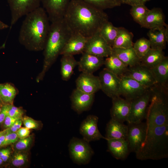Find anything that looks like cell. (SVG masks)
<instances>
[{
	"instance_id": "6da1fadb",
	"label": "cell",
	"mask_w": 168,
	"mask_h": 168,
	"mask_svg": "<svg viewBox=\"0 0 168 168\" xmlns=\"http://www.w3.org/2000/svg\"><path fill=\"white\" fill-rule=\"evenodd\" d=\"M63 19L73 33L89 38L99 31L108 21L103 10L81 0H71Z\"/></svg>"
},
{
	"instance_id": "7a4b0ae2",
	"label": "cell",
	"mask_w": 168,
	"mask_h": 168,
	"mask_svg": "<svg viewBox=\"0 0 168 168\" xmlns=\"http://www.w3.org/2000/svg\"><path fill=\"white\" fill-rule=\"evenodd\" d=\"M45 10L40 7L26 16L19 35V42L28 49H44L50 24Z\"/></svg>"
},
{
	"instance_id": "3957f363",
	"label": "cell",
	"mask_w": 168,
	"mask_h": 168,
	"mask_svg": "<svg viewBox=\"0 0 168 168\" xmlns=\"http://www.w3.org/2000/svg\"><path fill=\"white\" fill-rule=\"evenodd\" d=\"M72 33L63 18L51 22L44 49V66L40 78L60 54Z\"/></svg>"
},
{
	"instance_id": "277c9868",
	"label": "cell",
	"mask_w": 168,
	"mask_h": 168,
	"mask_svg": "<svg viewBox=\"0 0 168 168\" xmlns=\"http://www.w3.org/2000/svg\"><path fill=\"white\" fill-rule=\"evenodd\" d=\"M136 154L138 160H159L168 157V124L147 128L145 139Z\"/></svg>"
},
{
	"instance_id": "5b68a950",
	"label": "cell",
	"mask_w": 168,
	"mask_h": 168,
	"mask_svg": "<svg viewBox=\"0 0 168 168\" xmlns=\"http://www.w3.org/2000/svg\"><path fill=\"white\" fill-rule=\"evenodd\" d=\"M150 89L151 95L146 118L148 128L168 124V87L156 84Z\"/></svg>"
},
{
	"instance_id": "8992f818",
	"label": "cell",
	"mask_w": 168,
	"mask_h": 168,
	"mask_svg": "<svg viewBox=\"0 0 168 168\" xmlns=\"http://www.w3.org/2000/svg\"><path fill=\"white\" fill-rule=\"evenodd\" d=\"M89 142L82 139L73 137L68 145L70 157L75 163L86 165L90 161L94 152Z\"/></svg>"
},
{
	"instance_id": "52a82bcc",
	"label": "cell",
	"mask_w": 168,
	"mask_h": 168,
	"mask_svg": "<svg viewBox=\"0 0 168 168\" xmlns=\"http://www.w3.org/2000/svg\"><path fill=\"white\" fill-rule=\"evenodd\" d=\"M151 95L150 88L131 101L130 112L126 121L128 124L141 122L146 119Z\"/></svg>"
},
{
	"instance_id": "ba28073f",
	"label": "cell",
	"mask_w": 168,
	"mask_h": 168,
	"mask_svg": "<svg viewBox=\"0 0 168 168\" xmlns=\"http://www.w3.org/2000/svg\"><path fill=\"white\" fill-rule=\"evenodd\" d=\"M11 12L10 29L19 19L40 6L41 0H7Z\"/></svg>"
},
{
	"instance_id": "9c48e42d",
	"label": "cell",
	"mask_w": 168,
	"mask_h": 168,
	"mask_svg": "<svg viewBox=\"0 0 168 168\" xmlns=\"http://www.w3.org/2000/svg\"><path fill=\"white\" fill-rule=\"evenodd\" d=\"M126 139L130 152H137L146 136L147 127L146 123L128 124Z\"/></svg>"
},
{
	"instance_id": "30bf717a",
	"label": "cell",
	"mask_w": 168,
	"mask_h": 168,
	"mask_svg": "<svg viewBox=\"0 0 168 168\" xmlns=\"http://www.w3.org/2000/svg\"><path fill=\"white\" fill-rule=\"evenodd\" d=\"M100 90L111 98L120 96V78L105 68L100 72Z\"/></svg>"
},
{
	"instance_id": "8fae6325",
	"label": "cell",
	"mask_w": 168,
	"mask_h": 168,
	"mask_svg": "<svg viewBox=\"0 0 168 168\" xmlns=\"http://www.w3.org/2000/svg\"><path fill=\"white\" fill-rule=\"evenodd\" d=\"M112 50V47L103 38L99 31L88 38L84 52L104 58L110 55Z\"/></svg>"
},
{
	"instance_id": "7c38bea8",
	"label": "cell",
	"mask_w": 168,
	"mask_h": 168,
	"mask_svg": "<svg viewBox=\"0 0 168 168\" xmlns=\"http://www.w3.org/2000/svg\"><path fill=\"white\" fill-rule=\"evenodd\" d=\"M148 89L131 77L122 76L120 78L119 95L126 99L132 100L135 99Z\"/></svg>"
},
{
	"instance_id": "4fadbf2b",
	"label": "cell",
	"mask_w": 168,
	"mask_h": 168,
	"mask_svg": "<svg viewBox=\"0 0 168 168\" xmlns=\"http://www.w3.org/2000/svg\"><path fill=\"white\" fill-rule=\"evenodd\" d=\"M123 76L131 77L147 89L156 84L149 69L140 64L128 67Z\"/></svg>"
},
{
	"instance_id": "5bb4252c",
	"label": "cell",
	"mask_w": 168,
	"mask_h": 168,
	"mask_svg": "<svg viewBox=\"0 0 168 168\" xmlns=\"http://www.w3.org/2000/svg\"><path fill=\"white\" fill-rule=\"evenodd\" d=\"M98 118L96 116L90 115L82 122L79 128V132L83 139L89 142L91 141L106 139L102 135L98 128Z\"/></svg>"
},
{
	"instance_id": "9a60e30c",
	"label": "cell",
	"mask_w": 168,
	"mask_h": 168,
	"mask_svg": "<svg viewBox=\"0 0 168 168\" xmlns=\"http://www.w3.org/2000/svg\"><path fill=\"white\" fill-rule=\"evenodd\" d=\"M71 0H41L43 7L51 22L61 20Z\"/></svg>"
},
{
	"instance_id": "2e32d148",
	"label": "cell",
	"mask_w": 168,
	"mask_h": 168,
	"mask_svg": "<svg viewBox=\"0 0 168 168\" xmlns=\"http://www.w3.org/2000/svg\"><path fill=\"white\" fill-rule=\"evenodd\" d=\"M94 98L95 94L86 93L76 88L70 97L72 108L78 114H81L90 109Z\"/></svg>"
},
{
	"instance_id": "e0dca14e",
	"label": "cell",
	"mask_w": 168,
	"mask_h": 168,
	"mask_svg": "<svg viewBox=\"0 0 168 168\" xmlns=\"http://www.w3.org/2000/svg\"><path fill=\"white\" fill-rule=\"evenodd\" d=\"M112 105L110 109L111 118L120 122L126 121L128 116L131 100L120 96L112 98Z\"/></svg>"
},
{
	"instance_id": "ac0fdd59",
	"label": "cell",
	"mask_w": 168,
	"mask_h": 168,
	"mask_svg": "<svg viewBox=\"0 0 168 168\" xmlns=\"http://www.w3.org/2000/svg\"><path fill=\"white\" fill-rule=\"evenodd\" d=\"M104 58L84 52L78 61L79 70L82 73L93 74L104 64Z\"/></svg>"
},
{
	"instance_id": "d6986e66",
	"label": "cell",
	"mask_w": 168,
	"mask_h": 168,
	"mask_svg": "<svg viewBox=\"0 0 168 168\" xmlns=\"http://www.w3.org/2000/svg\"><path fill=\"white\" fill-rule=\"evenodd\" d=\"M76 88L86 93L95 94L100 90L98 76L93 74L82 73L76 81Z\"/></svg>"
},
{
	"instance_id": "ffe728a7",
	"label": "cell",
	"mask_w": 168,
	"mask_h": 168,
	"mask_svg": "<svg viewBox=\"0 0 168 168\" xmlns=\"http://www.w3.org/2000/svg\"><path fill=\"white\" fill-rule=\"evenodd\" d=\"M88 38L80 34L73 33L61 51L62 55H72L82 54L84 52Z\"/></svg>"
},
{
	"instance_id": "44dd1931",
	"label": "cell",
	"mask_w": 168,
	"mask_h": 168,
	"mask_svg": "<svg viewBox=\"0 0 168 168\" xmlns=\"http://www.w3.org/2000/svg\"><path fill=\"white\" fill-rule=\"evenodd\" d=\"M151 44V48L163 50L166 48L168 40V26L155 27L147 33Z\"/></svg>"
},
{
	"instance_id": "7402d4cb",
	"label": "cell",
	"mask_w": 168,
	"mask_h": 168,
	"mask_svg": "<svg viewBox=\"0 0 168 168\" xmlns=\"http://www.w3.org/2000/svg\"><path fill=\"white\" fill-rule=\"evenodd\" d=\"M108 151L117 160H123L128 157L130 151L126 139H108Z\"/></svg>"
},
{
	"instance_id": "603a6c76",
	"label": "cell",
	"mask_w": 168,
	"mask_h": 168,
	"mask_svg": "<svg viewBox=\"0 0 168 168\" xmlns=\"http://www.w3.org/2000/svg\"><path fill=\"white\" fill-rule=\"evenodd\" d=\"M128 130V125L111 118L106 125L105 140L126 139Z\"/></svg>"
},
{
	"instance_id": "cb8c5ba5",
	"label": "cell",
	"mask_w": 168,
	"mask_h": 168,
	"mask_svg": "<svg viewBox=\"0 0 168 168\" xmlns=\"http://www.w3.org/2000/svg\"><path fill=\"white\" fill-rule=\"evenodd\" d=\"M156 85L168 87V58H165L157 64L149 69Z\"/></svg>"
},
{
	"instance_id": "d4e9b609",
	"label": "cell",
	"mask_w": 168,
	"mask_h": 168,
	"mask_svg": "<svg viewBox=\"0 0 168 168\" xmlns=\"http://www.w3.org/2000/svg\"><path fill=\"white\" fill-rule=\"evenodd\" d=\"M112 54L117 56L128 67L140 64V59L133 47L127 49L112 48Z\"/></svg>"
},
{
	"instance_id": "484cf974",
	"label": "cell",
	"mask_w": 168,
	"mask_h": 168,
	"mask_svg": "<svg viewBox=\"0 0 168 168\" xmlns=\"http://www.w3.org/2000/svg\"><path fill=\"white\" fill-rule=\"evenodd\" d=\"M168 25L165 22V16L162 10L159 8L150 10L142 27L151 29Z\"/></svg>"
},
{
	"instance_id": "4316f807",
	"label": "cell",
	"mask_w": 168,
	"mask_h": 168,
	"mask_svg": "<svg viewBox=\"0 0 168 168\" xmlns=\"http://www.w3.org/2000/svg\"><path fill=\"white\" fill-rule=\"evenodd\" d=\"M105 68L119 77H122L128 67L118 58L112 54L104 60Z\"/></svg>"
},
{
	"instance_id": "83f0119b",
	"label": "cell",
	"mask_w": 168,
	"mask_h": 168,
	"mask_svg": "<svg viewBox=\"0 0 168 168\" xmlns=\"http://www.w3.org/2000/svg\"><path fill=\"white\" fill-rule=\"evenodd\" d=\"M165 57L163 50L151 48L146 54L140 59V64L150 69L157 64Z\"/></svg>"
},
{
	"instance_id": "f1b7e54d",
	"label": "cell",
	"mask_w": 168,
	"mask_h": 168,
	"mask_svg": "<svg viewBox=\"0 0 168 168\" xmlns=\"http://www.w3.org/2000/svg\"><path fill=\"white\" fill-rule=\"evenodd\" d=\"M133 33L124 28L118 27V34L112 47L127 49L133 47Z\"/></svg>"
},
{
	"instance_id": "f546056e",
	"label": "cell",
	"mask_w": 168,
	"mask_h": 168,
	"mask_svg": "<svg viewBox=\"0 0 168 168\" xmlns=\"http://www.w3.org/2000/svg\"><path fill=\"white\" fill-rule=\"evenodd\" d=\"M61 73L62 79L65 81H68L72 75L73 70L78 65V61L73 56L64 55L61 59Z\"/></svg>"
},
{
	"instance_id": "4dcf8cb0",
	"label": "cell",
	"mask_w": 168,
	"mask_h": 168,
	"mask_svg": "<svg viewBox=\"0 0 168 168\" xmlns=\"http://www.w3.org/2000/svg\"><path fill=\"white\" fill-rule=\"evenodd\" d=\"M118 31V27L114 26L109 21L104 24L100 30L102 36L112 47L117 36Z\"/></svg>"
},
{
	"instance_id": "1f68e13d",
	"label": "cell",
	"mask_w": 168,
	"mask_h": 168,
	"mask_svg": "<svg viewBox=\"0 0 168 168\" xmlns=\"http://www.w3.org/2000/svg\"><path fill=\"white\" fill-rule=\"evenodd\" d=\"M149 10L144 3H141L132 6L130 13L134 21L141 26Z\"/></svg>"
},
{
	"instance_id": "d6a6232c",
	"label": "cell",
	"mask_w": 168,
	"mask_h": 168,
	"mask_svg": "<svg viewBox=\"0 0 168 168\" xmlns=\"http://www.w3.org/2000/svg\"><path fill=\"white\" fill-rule=\"evenodd\" d=\"M16 94V90L12 85L8 83L0 84V99L3 102L11 104Z\"/></svg>"
},
{
	"instance_id": "836d02e7",
	"label": "cell",
	"mask_w": 168,
	"mask_h": 168,
	"mask_svg": "<svg viewBox=\"0 0 168 168\" xmlns=\"http://www.w3.org/2000/svg\"><path fill=\"white\" fill-rule=\"evenodd\" d=\"M133 47L138 57L141 59L151 49V44L149 39L142 38L133 43Z\"/></svg>"
},
{
	"instance_id": "e575fe53",
	"label": "cell",
	"mask_w": 168,
	"mask_h": 168,
	"mask_svg": "<svg viewBox=\"0 0 168 168\" xmlns=\"http://www.w3.org/2000/svg\"><path fill=\"white\" fill-rule=\"evenodd\" d=\"M94 7L103 10L120 6L121 3L118 0H81Z\"/></svg>"
},
{
	"instance_id": "d590c367",
	"label": "cell",
	"mask_w": 168,
	"mask_h": 168,
	"mask_svg": "<svg viewBox=\"0 0 168 168\" xmlns=\"http://www.w3.org/2000/svg\"><path fill=\"white\" fill-rule=\"evenodd\" d=\"M28 154L24 151H16L13 155L11 159L12 166L16 167L24 165L27 161Z\"/></svg>"
},
{
	"instance_id": "8d00e7d4",
	"label": "cell",
	"mask_w": 168,
	"mask_h": 168,
	"mask_svg": "<svg viewBox=\"0 0 168 168\" xmlns=\"http://www.w3.org/2000/svg\"><path fill=\"white\" fill-rule=\"evenodd\" d=\"M33 141L32 136L26 138L20 139L15 143L14 147L16 151H24L30 146Z\"/></svg>"
},
{
	"instance_id": "74e56055",
	"label": "cell",
	"mask_w": 168,
	"mask_h": 168,
	"mask_svg": "<svg viewBox=\"0 0 168 168\" xmlns=\"http://www.w3.org/2000/svg\"><path fill=\"white\" fill-rule=\"evenodd\" d=\"M7 128L3 146L16 143L19 139L16 132H11Z\"/></svg>"
},
{
	"instance_id": "f35d334b",
	"label": "cell",
	"mask_w": 168,
	"mask_h": 168,
	"mask_svg": "<svg viewBox=\"0 0 168 168\" xmlns=\"http://www.w3.org/2000/svg\"><path fill=\"white\" fill-rule=\"evenodd\" d=\"M23 114V111L22 109L10 104L8 115L14 118H22Z\"/></svg>"
},
{
	"instance_id": "ab89813d",
	"label": "cell",
	"mask_w": 168,
	"mask_h": 168,
	"mask_svg": "<svg viewBox=\"0 0 168 168\" xmlns=\"http://www.w3.org/2000/svg\"><path fill=\"white\" fill-rule=\"evenodd\" d=\"M22 122L25 127L30 129H36L39 127V124L33 119L27 116L22 119Z\"/></svg>"
},
{
	"instance_id": "60d3db41",
	"label": "cell",
	"mask_w": 168,
	"mask_h": 168,
	"mask_svg": "<svg viewBox=\"0 0 168 168\" xmlns=\"http://www.w3.org/2000/svg\"><path fill=\"white\" fill-rule=\"evenodd\" d=\"M16 133L19 139H22L29 136L30 131L29 129L26 127H21Z\"/></svg>"
},
{
	"instance_id": "b9f144b4",
	"label": "cell",
	"mask_w": 168,
	"mask_h": 168,
	"mask_svg": "<svg viewBox=\"0 0 168 168\" xmlns=\"http://www.w3.org/2000/svg\"><path fill=\"white\" fill-rule=\"evenodd\" d=\"M10 104L4 105L2 107L0 112V124L3 122L6 116L8 115Z\"/></svg>"
},
{
	"instance_id": "7bdbcfd3",
	"label": "cell",
	"mask_w": 168,
	"mask_h": 168,
	"mask_svg": "<svg viewBox=\"0 0 168 168\" xmlns=\"http://www.w3.org/2000/svg\"><path fill=\"white\" fill-rule=\"evenodd\" d=\"M22 118H14L7 115L4 121V127L7 128L10 127L17 120Z\"/></svg>"
},
{
	"instance_id": "ee69618b",
	"label": "cell",
	"mask_w": 168,
	"mask_h": 168,
	"mask_svg": "<svg viewBox=\"0 0 168 168\" xmlns=\"http://www.w3.org/2000/svg\"><path fill=\"white\" fill-rule=\"evenodd\" d=\"M11 152L9 148L2 149L0 150V156L4 162L7 161L9 158Z\"/></svg>"
},
{
	"instance_id": "f6af8a7d",
	"label": "cell",
	"mask_w": 168,
	"mask_h": 168,
	"mask_svg": "<svg viewBox=\"0 0 168 168\" xmlns=\"http://www.w3.org/2000/svg\"><path fill=\"white\" fill-rule=\"evenodd\" d=\"M22 119H21L16 120L10 127L8 128L11 132H16L21 127L22 124Z\"/></svg>"
},
{
	"instance_id": "bcb514c9",
	"label": "cell",
	"mask_w": 168,
	"mask_h": 168,
	"mask_svg": "<svg viewBox=\"0 0 168 168\" xmlns=\"http://www.w3.org/2000/svg\"><path fill=\"white\" fill-rule=\"evenodd\" d=\"M7 128L0 131V147H3Z\"/></svg>"
},
{
	"instance_id": "7dc6e473",
	"label": "cell",
	"mask_w": 168,
	"mask_h": 168,
	"mask_svg": "<svg viewBox=\"0 0 168 168\" xmlns=\"http://www.w3.org/2000/svg\"><path fill=\"white\" fill-rule=\"evenodd\" d=\"M141 3H144L142 0H128V4L132 6Z\"/></svg>"
},
{
	"instance_id": "c3c4849f",
	"label": "cell",
	"mask_w": 168,
	"mask_h": 168,
	"mask_svg": "<svg viewBox=\"0 0 168 168\" xmlns=\"http://www.w3.org/2000/svg\"><path fill=\"white\" fill-rule=\"evenodd\" d=\"M9 26L0 20V30L7 28Z\"/></svg>"
},
{
	"instance_id": "681fc988",
	"label": "cell",
	"mask_w": 168,
	"mask_h": 168,
	"mask_svg": "<svg viewBox=\"0 0 168 168\" xmlns=\"http://www.w3.org/2000/svg\"><path fill=\"white\" fill-rule=\"evenodd\" d=\"M121 3L128 4V0H118Z\"/></svg>"
},
{
	"instance_id": "f907efd6",
	"label": "cell",
	"mask_w": 168,
	"mask_h": 168,
	"mask_svg": "<svg viewBox=\"0 0 168 168\" xmlns=\"http://www.w3.org/2000/svg\"><path fill=\"white\" fill-rule=\"evenodd\" d=\"M3 162L2 158L0 156V165H1Z\"/></svg>"
},
{
	"instance_id": "816d5d0a",
	"label": "cell",
	"mask_w": 168,
	"mask_h": 168,
	"mask_svg": "<svg viewBox=\"0 0 168 168\" xmlns=\"http://www.w3.org/2000/svg\"><path fill=\"white\" fill-rule=\"evenodd\" d=\"M149 0H142V2L143 3H144L145 2L147 1H148Z\"/></svg>"
},
{
	"instance_id": "f5cc1de1",
	"label": "cell",
	"mask_w": 168,
	"mask_h": 168,
	"mask_svg": "<svg viewBox=\"0 0 168 168\" xmlns=\"http://www.w3.org/2000/svg\"><path fill=\"white\" fill-rule=\"evenodd\" d=\"M2 107H1V105H0V112L1 110H2Z\"/></svg>"
},
{
	"instance_id": "db71d44e",
	"label": "cell",
	"mask_w": 168,
	"mask_h": 168,
	"mask_svg": "<svg viewBox=\"0 0 168 168\" xmlns=\"http://www.w3.org/2000/svg\"></svg>"
}]
</instances>
